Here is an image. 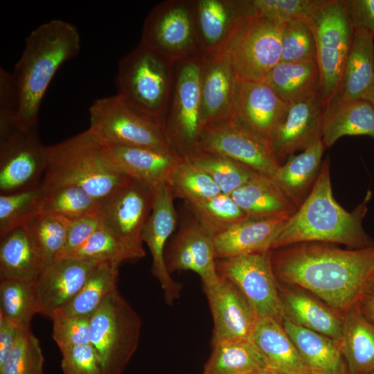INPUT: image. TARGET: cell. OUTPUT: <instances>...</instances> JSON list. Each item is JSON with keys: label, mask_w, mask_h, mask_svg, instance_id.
Here are the masks:
<instances>
[{"label": "cell", "mask_w": 374, "mask_h": 374, "mask_svg": "<svg viewBox=\"0 0 374 374\" xmlns=\"http://www.w3.org/2000/svg\"><path fill=\"white\" fill-rule=\"evenodd\" d=\"M188 206L193 220L214 237L248 218L231 195L223 193Z\"/></svg>", "instance_id": "7bdbcfd3"}, {"label": "cell", "mask_w": 374, "mask_h": 374, "mask_svg": "<svg viewBox=\"0 0 374 374\" xmlns=\"http://www.w3.org/2000/svg\"><path fill=\"white\" fill-rule=\"evenodd\" d=\"M173 200L167 184L154 189L152 211L142 233L143 241L152 256V273L159 281L168 305L179 297L182 288L181 284L171 277L165 261L166 246L177 224Z\"/></svg>", "instance_id": "ac0fdd59"}, {"label": "cell", "mask_w": 374, "mask_h": 374, "mask_svg": "<svg viewBox=\"0 0 374 374\" xmlns=\"http://www.w3.org/2000/svg\"><path fill=\"white\" fill-rule=\"evenodd\" d=\"M371 194L368 191L352 212L341 207L332 194L327 158L310 192L281 229L272 250L303 242L341 244L351 249L374 245L362 226Z\"/></svg>", "instance_id": "7a4b0ae2"}, {"label": "cell", "mask_w": 374, "mask_h": 374, "mask_svg": "<svg viewBox=\"0 0 374 374\" xmlns=\"http://www.w3.org/2000/svg\"><path fill=\"white\" fill-rule=\"evenodd\" d=\"M231 197L248 218L292 215L298 208L271 177L259 172Z\"/></svg>", "instance_id": "d6a6232c"}, {"label": "cell", "mask_w": 374, "mask_h": 374, "mask_svg": "<svg viewBox=\"0 0 374 374\" xmlns=\"http://www.w3.org/2000/svg\"><path fill=\"white\" fill-rule=\"evenodd\" d=\"M330 0H252L256 10L273 21L292 19L312 22Z\"/></svg>", "instance_id": "c3c4849f"}, {"label": "cell", "mask_w": 374, "mask_h": 374, "mask_svg": "<svg viewBox=\"0 0 374 374\" xmlns=\"http://www.w3.org/2000/svg\"><path fill=\"white\" fill-rule=\"evenodd\" d=\"M292 215L247 218L225 232L215 236V258L271 251L281 229Z\"/></svg>", "instance_id": "cb8c5ba5"}, {"label": "cell", "mask_w": 374, "mask_h": 374, "mask_svg": "<svg viewBox=\"0 0 374 374\" xmlns=\"http://www.w3.org/2000/svg\"><path fill=\"white\" fill-rule=\"evenodd\" d=\"M357 306L374 321V290L369 291Z\"/></svg>", "instance_id": "9f6ffc18"}, {"label": "cell", "mask_w": 374, "mask_h": 374, "mask_svg": "<svg viewBox=\"0 0 374 374\" xmlns=\"http://www.w3.org/2000/svg\"><path fill=\"white\" fill-rule=\"evenodd\" d=\"M46 164V146L37 125L24 127L16 112L0 109V195L26 190L41 184Z\"/></svg>", "instance_id": "ba28073f"}, {"label": "cell", "mask_w": 374, "mask_h": 374, "mask_svg": "<svg viewBox=\"0 0 374 374\" xmlns=\"http://www.w3.org/2000/svg\"><path fill=\"white\" fill-rule=\"evenodd\" d=\"M167 185L174 198L188 204L204 202L222 193L206 172L184 157L173 170Z\"/></svg>", "instance_id": "f35d334b"}, {"label": "cell", "mask_w": 374, "mask_h": 374, "mask_svg": "<svg viewBox=\"0 0 374 374\" xmlns=\"http://www.w3.org/2000/svg\"><path fill=\"white\" fill-rule=\"evenodd\" d=\"M339 344L348 374L374 371V321L357 306L342 314Z\"/></svg>", "instance_id": "f1b7e54d"}, {"label": "cell", "mask_w": 374, "mask_h": 374, "mask_svg": "<svg viewBox=\"0 0 374 374\" xmlns=\"http://www.w3.org/2000/svg\"><path fill=\"white\" fill-rule=\"evenodd\" d=\"M154 189L130 179L98 202L101 226L118 240L136 260L145 255L142 233L152 211Z\"/></svg>", "instance_id": "4fadbf2b"}, {"label": "cell", "mask_w": 374, "mask_h": 374, "mask_svg": "<svg viewBox=\"0 0 374 374\" xmlns=\"http://www.w3.org/2000/svg\"><path fill=\"white\" fill-rule=\"evenodd\" d=\"M353 30L364 29L374 37V0H344Z\"/></svg>", "instance_id": "f5cc1de1"}, {"label": "cell", "mask_w": 374, "mask_h": 374, "mask_svg": "<svg viewBox=\"0 0 374 374\" xmlns=\"http://www.w3.org/2000/svg\"><path fill=\"white\" fill-rule=\"evenodd\" d=\"M370 374H374V371H373L372 373H371Z\"/></svg>", "instance_id": "94428289"}, {"label": "cell", "mask_w": 374, "mask_h": 374, "mask_svg": "<svg viewBox=\"0 0 374 374\" xmlns=\"http://www.w3.org/2000/svg\"><path fill=\"white\" fill-rule=\"evenodd\" d=\"M204 290L213 321L212 345L251 337L259 317L233 283L220 276L215 283L204 286Z\"/></svg>", "instance_id": "e0dca14e"}, {"label": "cell", "mask_w": 374, "mask_h": 374, "mask_svg": "<svg viewBox=\"0 0 374 374\" xmlns=\"http://www.w3.org/2000/svg\"><path fill=\"white\" fill-rule=\"evenodd\" d=\"M173 69L174 64L140 43L119 60L116 95L134 109L160 121Z\"/></svg>", "instance_id": "8992f818"}, {"label": "cell", "mask_w": 374, "mask_h": 374, "mask_svg": "<svg viewBox=\"0 0 374 374\" xmlns=\"http://www.w3.org/2000/svg\"><path fill=\"white\" fill-rule=\"evenodd\" d=\"M280 296L283 319L339 341L342 314L299 287L282 289L280 286Z\"/></svg>", "instance_id": "484cf974"}, {"label": "cell", "mask_w": 374, "mask_h": 374, "mask_svg": "<svg viewBox=\"0 0 374 374\" xmlns=\"http://www.w3.org/2000/svg\"><path fill=\"white\" fill-rule=\"evenodd\" d=\"M324 109L321 94L287 104L269 138L278 160L321 138Z\"/></svg>", "instance_id": "d6986e66"}, {"label": "cell", "mask_w": 374, "mask_h": 374, "mask_svg": "<svg viewBox=\"0 0 374 374\" xmlns=\"http://www.w3.org/2000/svg\"><path fill=\"white\" fill-rule=\"evenodd\" d=\"M366 100H368L374 109V89L370 92V93L365 98Z\"/></svg>", "instance_id": "680465c9"}, {"label": "cell", "mask_w": 374, "mask_h": 374, "mask_svg": "<svg viewBox=\"0 0 374 374\" xmlns=\"http://www.w3.org/2000/svg\"><path fill=\"white\" fill-rule=\"evenodd\" d=\"M251 338L268 367L286 374H312L282 323L276 319L259 318Z\"/></svg>", "instance_id": "4dcf8cb0"}, {"label": "cell", "mask_w": 374, "mask_h": 374, "mask_svg": "<svg viewBox=\"0 0 374 374\" xmlns=\"http://www.w3.org/2000/svg\"><path fill=\"white\" fill-rule=\"evenodd\" d=\"M98 262L57 258L46 265L35 280L41 314L51 318L82 288Z\"/></svg>", "instance_id": "7402d4cb"}, {"label": "cell", "mask_w": 374, "mask_h": 374, "mask_svg": "<svg viewBox=\"0 0 374 374\" xmlns=\"http://www.w3.org/2000/svg\"><path fill=\"white\" fill-rule=\"evenodd\" d=\"M287 104L265 81H240L234 120L269 139Z\"/></svg>", "instance_id": "d4e9b609"}, {"label": "cell", "mask_w": 374, "mask_h": 374, "mask_svg": "<svg viewBox=\"0 0 374 374\" xmlns=\"http://www.w3.org/2000/svg\"><path fill=\"white\" fill-rule=\"evenodd\" d=\"M101 226L98 210L71 222L65 245L58 258H67Z\"/></svg>", "instance_id": "816d5d0a"}, {"label": "cell", "mask_w": 374, "mask_h": 374, "mask_svg": "<svg viewBox=\"0 0 374 374\" xmlns=\"http://www.w3.org/2000/svg\"><path fill=\"white\" fill-rule=\"evenodd\" d=\"M184 158L206 172L225 195H231L257 172L238 161L210 152L195 150Z\"/></svg>", "instance_id": "ab89813d"}, {"label": "cell", "mask_w": 374, "mask_h": 374, "mask_svg": "<svg viewBox=\"0 0 374 374\" xmlns=\"http://www.w3.org/2000/svg\"><path fill=\"white\" fill-rule=\"evenodd\" d=\"M130 179L109 165L101 142L89 129L46 146L45 169L40 184L44 190L74 185L100 201Z\"/></svg>", "instance_id": "277c9868"}, {"label": "cell", "mask_w": 374, "mask_h": 374, "mask_svg": "<svg viewBox=\"0 0 374 374\" xmlns=\"http://www.w3.org/2000/svg\"><path fill=\"white\" fill-rule=\"evenodd\" d=\"M240 81L222 51L202 53L201 115L203 129L233 121Z\"/></svg>", "instance_id": "2e32d148"}, {"label": "cell", "mask_w": 374, "mask_h": 374, "mask_svg": "<svg viewBox=\"0 0 374 374\" xmlns=\"http://www.w3.org/2000/svg\"><path fill=\"white\" fill-rule=\"evenodd\" d=\"M19 103V90L12 72L1 67L0 109L15 112L17 114Z\"/></svg>", "instance_id": "db71d44e"}, {"label": "cell", "mask_w": 374, "mask_h": 374, "mask_svg": "<svg viewBox=\"0 0 374 374\" xmlns=\"http://www.w3.org/2000/svg\"><path fill=\"white\" fill-rule=\"evenodd\" d=\"M270 251L216 259L219 276L233 283L250 302L259 318L282 323L280 284L274 272Z\"/></svg>", "instance_id": "5bb4252c"}, {"label": "cell", "mask_w": 374, "mask_h": 374, "mask_svg": "<svg viewBox=\"0 0 374 374\" xmlns=\"http://www.w3.org/2000/svg\"><path fill=\"white\" fill-rule=\"evenodd\" d=\"M283 25L256 10L238 22L220 51L239 81H263L280 62Z\"/></svg>", "instance_id": "9c48e42d"}, {"label": "cell", "mask_w": 374, "mask_h": 374, "mask_svg": "<svg viewBox=\"0 0 374 374\" xmlns=\"http://www.w3.org/2000/svg\"><path fill=\"white\" fill-rule=\"evenodd\" d=\"M282 325L312 374H348L338 340L286 319Z\"/></svg>", "instance_id": "83f0119b"}, {"label": "cell", "mask_w": 374, "mask_h": 374, "mask_svg": "<svg viewBox=\"0 0 374 374\" xmlns=\"http://www.w3.org/2000/svg\"><path fill=\"white\" fill-rule=\"evenodd\" d=\"M81 48L77 27L55 19L40 24L26 37L12 74L19 94L16 121L21 127L37 125L42 99L60 67Z\"/></svg>", "instance_id": "3957f363"}, {"label": "cell", "mask_w": 374, "mask_h": 374, "mask_svg": "<svg viewBox=\"0 0 374 374\" xmlns=\"http://www.w3.org/2000/svg\"><path fill=\"white\" fill-rule=\"evenodd\" d=\"M89 121L88 129L103 143L172 149L159 120L134 109L117 95L96 100Z\"/></svg>", "instance_id": "30bf717a"}, {"label": "cell", "mask_w": 374, "mask_h": 374, "mask_svg": "<svg viewBox=\"0 0 374 374\" xmlns=\"http://www.w3.org/2000/svg\"><path fill=\"white\" fill-rule=\"evenodd\" d=\"M168 271H192L201 278L203 286L217 281L214 236L193 219L177 231L165 251Z\"/></svg>", "instance_id": "44dd1931"}, {"label": "cell", "mask_w": 374, "mask_h": 374, "mask_svg": "<svg viewBox=\"0 0 374 374\" xmlns=\"http://www.w3.org/2000/svg\"><path fill=\"white\" fill-rule=\"evenodd\" d=\"M45 190L39 186L21 192L0 195V238L24 226L41 211Z\"/></svg>", "instance_id": "ee69618b"}, {"label": "cell", "mask_w": 374, "mask_h": 374, "mask_svg": "<svg viewBox=\"0 0 374 374\" xmlns=\"http://www.w3.org/2000/svg\"><path fill=\"white\" fill-rule=\"evenodd\" d=\"M199 52L174 64L173 78L161 124L171 148L186 157L197 148L202 130Z\"/></svg>", "instance_id": "5b68a950"}, {"label": "cell", "mask_w": 374, "mask_h": 374, "mask_svg": "<svg viewBox=\"0 0 374 374\" xmlns=\"http://www.w3.org/2000/svg\"><path fill=\"white\" fill-rule=\"evenodd\" d=\"M199 51L222 50L238 22L256 11L252 0H193Z\"/></svg>", "instance_id": "603a6c76"}, {"label": "cell", "mask_w": 374, "mask_h": 374, "mask_svg": "<svg viewBox=\"0 0 374 374\" xmlns=\"http://www.w3.org/2000/svg\"><path fill=\"white\" fill-rule=\"evenodd\" d=\"M71 222L59 216L39 213L24 225L44 267L59 258Z\"/></svg>", "instance_id": "60d3db41"}, {"label": "cell", "mask_w": 374, "mask_h": 374, "mask_svg": "<svg viewBox=\"0 0 374 374\" xmlns=\"http://www.w3.org/2000/svg\"><path fill=\"white\" fill-rule=\"evenodd\" d=\"M196 150L225 156L271 178L280 166L269 139L235 120L204 128Z\"/></svg>", "instance_id": "9a60e30c"}, {"label": "cell", "mask_w": 374, "mask_h": 374, "mask_svg": "<svg viewBox=\"0 0 374 374\" xmlns=\"http://www.w3.org/2000/svg\"><path fill=\"white\" fill-rule=\"evenodd\" d=\"M19 330L13 323L0 314V368L8 360Z\"/></svg>", "instance_id": "11a10c76"}, {"label": "cell", "mask_w": 374, "mask_h": 374, "mask_svg": "<svg viewBox=\"0 0 374 374\" xmlns=\"http://www.w3.org/2000/svg\"><path fill=\"white\" fill-rule=\"evenodd\" d=\"M101 143L104 157L115 171L152 188L167 184L183 158L172 149Z\"/></svg>", "instance_id": "ffe728a7"}, {"label": "cell", "mask_w": 374, "mask_h": 374, "mask_svg": "<svg viewBox=\"0 0 374 374\" xmlns=\"http://www.w3.org/2000/svg\"><path fill=\"white\" fill-rule=\"evenodd\" d=\"M142 321L118 290L90 317V344L97 352L103 374H121L137 349Z\"/></svg>", "instance_id": "52a82bcc"}, {"label": "cell", "mask_w": 374, "mask_h": 374, "mask_svg": "<svg viewBox=\"0 0 374 374\" xmlns=\"http://www.w3.org/2000/svg\"><path fill=\"white\" fill-rule=\"evenodd\" d=\"M263 81L287 103L321 94L320 74L316 61L280 62Z\"/></svg>", "instance_id": "e575fe53"}, {"label": "cell", "mask_w": 374, "mask_h": 374, "mask_svg": "<svg viewBox=\"0 0 374 374\" xmlns=\"http://www.w3.org/2000/svg\"><path fill=\"white\" fill-rule=\"evenodd\" d=\"M371 290H374V279H373V282H372V283H371V290H370V291H371Z\"/></svg>", "instance_id": "91938a15"}, {"label": "cell", "mask_w": 374, "mask_h": 374, "mask_svg": "<svg viewBox=\"0 0 374 374\" xmlns=\"http://www.w3.org/2000/svg\"><path fill=\"white\" fill-rule=\"evenodd\" d=\"M42 307L35 280L0 279V314L19 329L30 328Z\"/></svg>", "instance_id": "74e56055"}, {"label": "cell", "mask_w": 374, "mask_h": 374, "mask_svg": "<svg viewBox=\"0 0 374 374\" xmlns=\"http://www.w3.org/2000/svg\"><path fill=\"white\" fill-rule=\"evenodd\" d=\"M60 351L63 374H103L99 356L90 344L65 348Z\"/></svg>", "instance_id": "f907efd6"}, {"label": "cell", "mask_w": 374, "mask_h": 374, "mask_svg": "<svg viewBox=\"0 0 374 374\" xmlns=\"http://www.w3.org/2000/svg\"><path fill=\"white\" fill-rule=\"evenodd\" d=\"M118 267L113 262L98 263L76 295L55 312L68 317H91L117 290Z\"/></svg>", "instance_id": "8d00e7d4"}, {"label": "cell", "mask_w": 374, "mask_h": 374, "mask_svg": "<svg viewBox=\"0 0 374 374\" xmlns=\"http://www.w3.org/2000/svg\"><path fill=\"white\" fill-rule=\"evenodd\" d=\"M345 136L374 139V109L368 100L334 99L325 107L321 139L326 148Z\"/></svg>", "instance_id": "f546056e"}, {"label": "cell", "mask_w": 374, "mask_h": 374, "mask_svg": "<svg viewBox=\"0 0 374 374\" xmlns=\"http://www.w3.org/2000/svg\"><path fill=\"white\" fill-rule=\"evenodd\" d=\"M251 374H286V373L281 372L278 370L270 368V367H266L260 370H258L257 371H255Z\"/></svg>", "instance_id": "6f0895ef"}, {"label": "cell", "mask_w": 374, "mask_h": 374, "mask_svg": "<svg viewBox=\"0 0 374 374\" xmlns=\"http://www.w3.org/2000/svg\"><path fill=\"white\" fill-rule=\"evenodd\" d=\"M326 149L321 138L313 141L303 152L291 155L272 177L297 208L307 197L318 177Z\"/></svg>", "instance_id": "1f68e13d"}, {"label": "cell", "mask_w": 374, "mask_h": 374, "mask_svg": "<svg viewBox=\"0 0 374 374\" xmlns=\"http://www.w3.org/2000/svg\"><path fill=\"white\" fill-rule=\"evenodd\" d=\"M313 61L317 62V45L311 23L301 19L283 23L280 62Z\"/></svg>", "instance_id": "f6af8a7d"}, {"label": "cell", "mask_w": 374, "mask_h": 374, "mask_svg": "<svg viewBox=\"0 0 374 374\" xmlns=\"http://www.w3.org/2000/svg\"><path fill=\"white\" fill-rule=\"evenodd\" d=\"M267 364L251 337L213 345L202 374H251Z\"/></svg>", "instance_id": "d590c367"}, {"label": "cell", "mask_w": 374, "mask_h": 374, "mask_svg": "<svg viewBox=\"0 0 374 374\" xmlns=\"http://www.w3.org/2000/svg\"><path fill=\"white\" fill-rule=\"evenodd\" d=\"M373 89L374 37L368 30L355 29L339 90L334 99L365 100Z\"/></svg>", "instance_id": "4316f807"}, {"label": "cell", "mask_w": 374, "mask_h": 374, "mask_svg": "<svg viewBox=\"0 0 374 374\" xmlns=\"http://www.w3.org/2000/svg\"><path fill=\"white\" fill-rule=\"evenodd\" d=\"M141 44L175 62L200 52L193 0H166L145 17Z\"/></svg>", "instance_id": "8fae6325"}, {"label": "cell", "mask_w": 374, "mask_h": 374, "mask_svg": "<svg viewBox=\"0 0 374 374\" xmlns=\"http://www.w3.org/2000/svg\"><path fill=\"white\" fill-rule=\"evenodd\" d=\"M52 320V337L60 350L90 344V317H68L54 313Z\"/></svg>", "instance_id": "681fc988"}, {"label": "cell", "mask_w": 374, "mask_h": 374, "mask_svg": "<svg viewBox=\"0 0 374 374\" xmlns=\"http://www.w3.org/2000/svg\"><path fill=\"white\" fill-rule=\"evenodd\" d=\"M44 267L24 226L1 238L0 279L36 280Z\"/></svg>", "instance_id": "836d02e7"}, {"label": "cell", "mask_w": 374, "mask_h": 374, "mask_svg": "<svg viewBox=\"0 0 374 374\" xmlns=\"http://www.w3.org/2000/svg\"><path fill=\"white\" fill-rule=\"evenodd\" d=\"M270 254L278 283L303 289L341 314L359 304L374 279V245L344 249L303 242Z\"/></svg>", "instance_id": "6da1fadb"}, {"label": "cell", "mask_w": 374, "mask_h": 374, "mask_svg": "<svg viewBox=\"0 0 374 374\" xmlns=\"http://www.w3.org/2000/svg\"><path fill=\"white\" fill-rule=\"evenodd\" d=\"M44 357L38 339L30 328L19 330L10 356L0 374H43Z\"/></svg>", "instance_id": "bcb514c9"}, {"label": "cell", "mask_w": 374, "mask_h": 374, "mask_svg": "<svg viewBox=\"0 0 374 374\" xmlns=\"http://www.w3.org/2000/svg\"><path fill=\"white\" fill-rule=\"evenodd\" d=\"M67 258L98 262H109L119 266L124 262L136 260L132 253L103 226Z\"/></svg>", "instance_id": "7dc6e473"}, {"label": "cell", "mask_w": 374, "mask_h": 374, "mask_svg": "<svg viewBox=\"0 0 374 374\" xmlns=\"http://www.w3.org/2000/svg\"><path fill=\"white\" fill-rule=\"evenodd\" d=\"M44 190L40 213L72 222L98 210L99 201L78 186L62 185Z\"/></svg>", "instance_id": "b9f144b4"}, {"label": "cell", "mask_w": 374, "mask_h": 374, "mask_svg": "<svg viewBox=\"0 0 374 374\" xmlns=\"http://www.w3.org/2000/svg\"><path fill=\"white\" fill-rule=\"evenodd\" d=\"M317 45L321 94L326 107L339 90L346 60L353 39L344 0H330L311 22Z\"/></svg>", "instance_id": "7c38bea8"}]
</instances>
